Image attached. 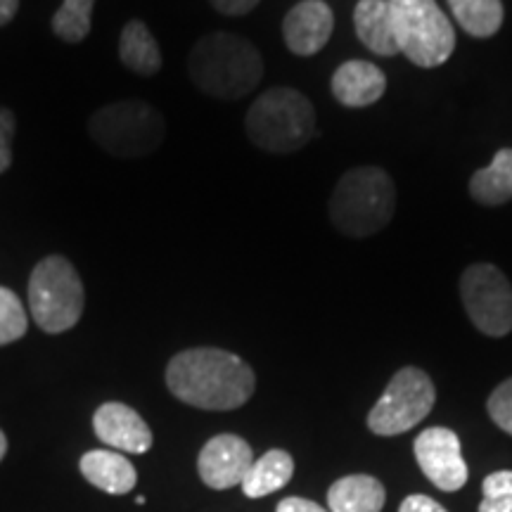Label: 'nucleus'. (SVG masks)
<instances>
[{"mask_svg":"<svg viewBox=\"0 0 512 512\" xmlns=\"http://www.w3.org/2000/svg\"><path fill=\"white\" fill-rule=\"evenodd\" d=\"M5 453H8V439H5V434L0 432V460L5 458Z\"/></svg>","mask_w":512,"mask_h":512,"instance_id":"obj_31","label":"nucleus"},{"mask_svg":"<svg viewBox=\"0 0 512 512\" xmlns=\"http://www.w3.org/2000/svg\"><path fill=\"white\" fill-rule=\"evenodd\" d=\"M399 512H448V510L444 508V505H439L430 496L415 494V496H408L406 501L401 503Z\"/></svg>","mask_w":512,"mask_h":512,"instance_id":"obj_28","label":"nucleus"},{"mask_svg":"<svg viewBox=\"0 0 512 512\" xmlns=\"http://www.w3.org/2000/svg\"><path fill=\"white\" fill-rule=\"evenodd\" d=\"M95 0H64L53 17V31L62 41L79 43L91 31V12Z\"/></svg>","mask_w":512,"mask_h":512,"instance_id":"obj_22","label":"nucleus"},{"mask_svg":"<svg viewBox=\"0 0 512 512\" xmlns=\"http://www.w3.org/2000/svg\"><path fill=\"white\" fill-rule=\"evenodd\" d=\"M437 389L420 368H401L368 413V427L377 437H396L418 427L432 413Z\"/></svg>","mask_w":512,"mask_h":512,"instance_id":"obj_8","label":"nucleus"},{"mask_svg":"<svg viewBox=\"0 0 512 512\" xmlns=\"http://www.w3.org/2000/svg\"><path fill=\"white\" fill-rule=\"evenodd\" d=\"M354 24L356 36L361 38V43L370 53L382 57L401 53L389 0H358L354 10Z\"/></svg>","mask_w":512,"mask_h":512,"instance_id":"obj_15","label":"nucleus"},{"mask_svg":"<svg viewBox=\"0 0 512 512\" xmlns=\"http://www.w3.org/2000/svg\"><path fill=\"white\" fill-rule=\"evenodd\" d=\"M17 8L19 0H0V27H5L17 15Z\"/></svg>","mask_w":512,"mask_h":512,"instance_id":"obj_30","label":"nucleus"},{"mask_svg":"<svg viewBox=\"0 0 512 512\" xmlns=\"http://www.w3.org/2000/svg\"><path fill=\"white\" fill-rule=\"evenodd\" d=\"M396 185L380 166H358L339 178L330 197V221L347 238H370L392 223Z\"/></svg>","mask_w":512,"mask_h":512,"instance_id":"obj_3","label":"nucleus"},{"mask_svg":"<svg viewBox=\"0 0 512 512\" xmlns=\"http://www.w3.org/2000/svg\"><path fill=\"white\" fill-rule=\"evenodd\" d=\"M387 491L380 479L370 475H349L337 479L328 491L330 512H380Z\"/></svg>","mask_w":512,"mask_h":512,"instance_id":"obj_17","label":"nucleus"},{"mask_svg":"<svg viewBox=\"0 0 512 512\" xmlns=\"http://www.w3.org/2000/svg\"><path fill=\"white\" fill-rule=\"evenodd\" d=\"M252 463V446L245 439L238 434H219L204 444L200 458H197V470L209 489L223 491L240 486Z\"/></svg>","mask_w":512,"mask_h":512,"instance_id":"obj_11","label":"nucleus"},{"mask_svg":"<svg viewBox=\"0 0 512 512\" xmlns=\"http://www.w3.org/2000/svg\"><path fill=\"white\" fill-rule=\"evenodd\" d=\"M460 297L467 318L489 337L512 332V287L505 273L494 264H472L460 275Z\"/></svg>","mask_w":512,"mask_h":512,"instance_id":"obj_9","label":"nucleus"},{"mask_svg":"<svg viewBox=\"0 0 512 512\" xmlns=\"http://www.w3.org/2000/svg\"><path fill=\"white\" fill-rule=\"evenodd\" d=\"M472 200L484 207H501L512 200V147L496 152L494 162L470 178Z\"/></svg>","mask_w":512,"mask_h":512,"instance_id":"obj_19","label":"nucleus"},{"mask_svg":"<svg viewBox=\"0 0 512 512\" xmlns=\"http://www.w3.org/2000/svg\"><path fill=\"white\" fill-rule=\"evenodd\" d=\"M211 5H214L221 15L240 17V15H247V12H252L256 5H259V0H211Z\"/></svg>","mask_w":512,"mask_h":512,"instance_id":"obj_27","label":"nucleus"},{"mask_svg":"<svg viewBox=\"0 0 512 512\" xmlns=\"http://www.w3.org/2000/svg\"><path fill=\"white\" fill-rule=\"evenodd\" d=\"M486 411L505 434H512V377L491 392L489 401H486Z\"/></svg>","mask_w":512,"mask_h":512,"instance_id":"obj_25","label":"nucleus"},{"mask_svg":"<svg viewBox=\"0 0 512 512\" xmlns=\"http://www.w3.org/2000/svg\"><path fill=\"white\" fill-rule=\"evenodd\" d=\"M17 131L15 114L0 107V174L10 169L12 164V138Z\"/></svg>","mask_w":512,"mask_h":512,"instance_id":"obj_26","label":"nucleus"},{"mask_svg":"<svg viewBox=\"0 0 512 512\" xmlns=\"http://www.w3.org/2000/svg\"><path fill=\"white\" fill-rule=\"evenodd\" d=\"M399 50L413 64L432 69L456 50V31L434 0H389Z\"/></svg>","mask_w":512,"mask_h":512,"instance_id":"obj_7","label":"nucleus"},{"mask_svg":"<svg viewBox=\"0 0 512 512\" xmlns=\"http://www.w3.org/2000/svg\"><path fill=\"white\" fill-rule=\"evenodd\" d=\"M484 501L479 512H512V470L494 472L482 484Z\"/></svg>","mask_w":512,"mask_h":512,"instance_id":"obj_24","label":"nucleus"},{"mask_svg":"<svg viewBox=\"0 0 512 512\" xmlns=\"http://www.w3.org/2000/svg\"><path fill=\"white\" fill-rule=\"evenodd\" d=\"M188 74L204 95L219 100H240L264 79V60L247 38L228 31H214L192 46Z\"/></svg>","mask_w":512,"mask_h":512,"instance_id":"obj_2","label":"nucleus"},{"mask_svg":"<svg viewBox=\"0 0 512 512\" xmlns=\"http://www.w3.org/2000/svg\"><path fill=\"white\" fill-rule=\"evenodd\" d=\"M93 430L102 444L124 453H147L152 446V432L147 422L126 403H102L93 415Z\"/></svg>","mask_w":512,"mask_h":512,"instance_id":"obj_12","label":"nucleus"},{"mask_svg":"<svg viewBox=\"0 0 512 512\" xmlns=\"http://www.w3.org/2000/svg\"><path fill=\"white\" fill-rule=\"evenodd\" d=\"M79 467L81 475L93 486H98L100 491H105V494L124 496L128 491H133V486L138 482L136 467L131 465V460L121 456V453L88 451L81 458Z\"/></svg>","mask_w":512,"mask_h":512,"instance_id":"obj_16","label":"nucleus"},{"mask_svg":"<svg viewBox=\"0 0 512 512\" xmlns=\"http://www.w3.org/2000/svg\"><path fill=\"white\" fill-rule=\"evenodd\" d=\"M456 22L475 38L494 36L503 24L501 0H448Z\"/></svg>","mask_w":512,"mask_h":512,"instance_id":"obj_21","label":"nucleus"},{"mask_svg":"<svg viewBox=\"0 0 512 512\" xmlns=\"http://www.w3.org/2000/svg\"><path fill=\"white\" fill-rule=\"evenodd\" d=\"M245 131L259 150L290 155L302 150L316 133V110L304 93L275 86L249 107Z\"/></svg>","mask_w":512,"mask_h":512,"instance_id":"obj_4","label":"nucleus"},{"mask_svg":"<svg viewBox=\"0 0 512 512\" xmlns=\"http://www.w3.org/2000/svg\"><path fill=\"white\" fill-rule=\"evenodd\" d=\"M415 460L425 477L437 486V489L451 491L463 489L467 484V463L460 453L458 434L448 427H430L420 432L415 439Z\"/></svg>","mask_w":512,"mask_h":512,"instance_id":"obj_10","label":"nucleus"},{"mask_svg":"<svg viewBox=\"0 0 512 512\" xmlns=\"http://www.w3.org/2000/svg\"><path fill=\"white\" fill-rule=\"evenodd\" d=\"M29 318L19 297L8 287H0V347L27 335Z\"/></svg>","mask_w":512,"mask_h":512,"instance_id":"obj_23","label":"nucleus"},{"mask_svg":"<svg viewBox=\"0 0 512 512\" xmlns=\"http://www.w3.org/2000/svg\"><path fill=\"white\" fill-rule=\"evenodd\" d=\"M88 133L107 155L138 159L159 150L166 138V121L150 102L121 100L93 112Z\"/></svg>","mask_w":512,"mask_h":512,"instance_id":"obj_5","label":"nucleus"},{"mask_svg":"<svg viewBox=\"0 0 512 512\" xmlns=\"http://www.w3.org/2000/svg\"><path fill=\"white\" fill-rule=\"evenodd\" d=\"M119 57L128 72L138 76H155L162 69V50H159L152 31L143 22H128L119 38Z\"/></svg>","mask_w":512,"mask_h":512,"instance_id":"obj_18","label":"nucleus"},{"mask_svg":"<svg viewBox=\"0 0 512 512\" xmlns=\"http://www.w3.org/2000/svg\"><path fill=\"white\" fill-rule=\"evenodd\" d=\"M292 475L294 460L290 453L273 448V451L264 453L259 460H254L240 486L247 498H261L283 489V486L292 479Z\"/></svg>","mask_w":512,"mask_h":512,"instance_id":"obj_20","label":"nucleus"},{"mask_svg":"<svg viewBox=\"0 0 512 512\" xmlns=\"http://www.w3.org/2000/svg\"><path fill=\"white\" fill-rule=\"evenodd\" d=\"M166 384L178 401L204 411H235L252 399L256 377L240 356L223 349H188L171 358Z\"/></svg>","mask_w":512,"mask_h":512,"instance_id":"obj_1","label":"nucleus"},{"mask_svg":"<svg viewBox=\"0 0 512 512\" xmlns=\"http://www.w3.org/2000/svg\"><path fill=\"white\" fill-rule=\"evenodd\" d=\"M387 91V76L377 64L366 60H349L332 74V95L339 105L370 107Z\"/></svg>","mask_w":512,"mask_h":512,"instance_id":"obj_14","label":"nucleus"},{"mask_svg":"<svg viewBox=\"0 0 512 512\" xmlns=\"http://www.w3.org/2000/svg\"><path fill=\"white\" fill-rule=\"evenodd\" d=\"M335 29V17L328 3L323 0H302L287 12L283 22V36L287 48L294 55L309 57L325 48Z\"/></svg>","mask_w":512,"mask_h":512,"instance_id":"obj_13","label":"nucleus"},{"mask_svg":"<svg viewBox=\"0 0 512 512\" xmlns=\"http://www.w3.org/2000/svg\"><path fill=\"white\" fill-rule=\"evenodd\" d=\"M278 512H330V510H323L318 503L306 501V498L292 496V498H285V501L278 505Z\"/></svg>","mask_w":512,"mask_h":512,"instance_id":"obj_29","label":"nucleus"},{"mask_svg":"<svg viewBox=\"0 0 512 512\" xmlns=\"http://www.w3.org/2000/svg\"><path fill=\"white\" fill-rule=\"evenodd\" d=\"M83 304V283L64 256H46L36 264L29 278V309L38 328L50 335L72 330L81 320Z\"/></svg>","mask_w":512,"mask_h":512,"instance_id":"obj_6","label":"nucleus"}]
</instances>
